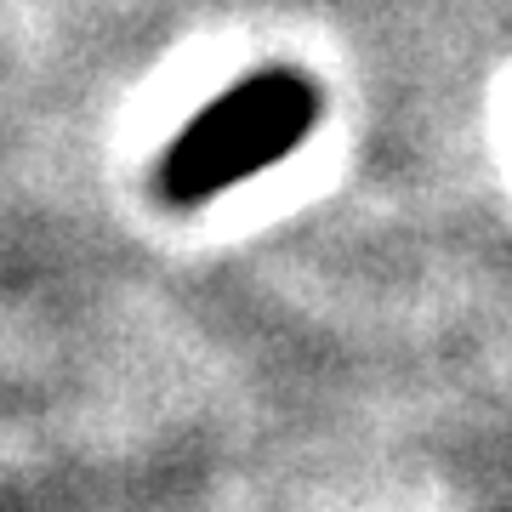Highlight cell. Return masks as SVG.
I'll return each instance as SVG.
<instances>
[{"label":"cell","instance_id":"obj_1","mask_svg":"<svg viewBox=\"0 0 512 512\" xmlns=\"http://www.w3.org/2000/svg\"><path fill=\"white\" fill-rule=\"evenodd\" d=\"M325 97L302 69H262L205 103L160 160L165 205H205L302 148Z\"/></svg>","mask_w":512,"mask_h":512}]
</instances>
